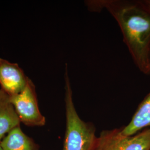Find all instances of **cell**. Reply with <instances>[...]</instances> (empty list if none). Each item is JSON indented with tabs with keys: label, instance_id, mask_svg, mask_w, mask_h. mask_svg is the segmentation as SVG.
<instances>
[{
	"label": "cell",
	"instance_id": "9c48e42d",
	"mask_svg": "<svg viewBox=\"0 0 150 150\" xmlns=\"http://www.w3.org/2000/svg\"><path fill=\"white\" fill-rule=\"evenodd\" d=\"M141 2L145 8L150 12V0H141Z\"/></svg>",
	"mask_w": 150,
	"mask_h": 150
},
{
	"label": "cell",
	"instance_id": "277c9868",
	"mask_svg": "<svg viewBox=\"0 0 150 150\" xmlns=\"http://www.w3.org/2000/svg\"><path fill=\"white\" fill-rule=\"evenodd\" d=\"M20 122L28 126H43L46 118L41 112L38 104L36 87L28 77L27 84L22 91L10 96Z\"/></svg>",
	"mask_w": 150,
	"mask_h": 150
},
{
	"label": "cell",
	"instance_id": "7a4b0ae2",
	"mask_svg": "<svg viewBox=\"0 0 150 150\" xmlns=\"http://www.w3.org/2000/svg\"><path fill=\"white\" fill-rule=\"evenodd\" d=\"M66 131L63 150H93L97 136L96 127L79 116L75 107L67 64L64 74Z\"/></svg>",
	"mask_w": 150,
	"mask_h": 150
},
{
	"label": "cell",
	"instance_id": "ba28073f",
	"mask_svg": "<svg viewBox=\"0 0 150 150\" xmlns=\"http://www.w3.org/2000/svg\"><path fill=\"white\" fill-rule=\"evenodd\" d=\"M0 145L3 150H38V146L23 132L20 126L11 130Z\"/></svg>",
	"mask_w": 150,
	"mask_h": 150
},
{
	"label": "cell",
	"instance_id": "3957f363",
	"mask_svg": "<svg viewBox=\"0 0 150 150\" xmlns=\"http://www.w3.org/2000/svg\"><path fill=\"white\" fill-rule=\"evenodd\" d=\"M93 150H150V128L133 136H125L121 127L103 130Z\"/></svg>",
	"mask_w": 150,
	"mask_h": 150
},
{
	"label": "cell",
	"instance_id": "6da1fadb",
	"mask_svg": "<svg viewBox=\"0 0 150 150\" xmlns=\"http://www.w3.org/2000/svg\"><path fill=\"white\" fill-rule=\"evenodd\" d=\"M91 12L107 10L123 36L134 65L149 75L150 62V12L141 0H91L85 1Z\"/></svg>",
	"mask_w": 150,
	"mask_h": 150
},
{
	"label": "cell",
	"instance_id": "8992f818",
	"mask_svg": "<svg viewBox=\"0 0 150 150\" xmlns=\"http://www.w3.org/2000/svg\"><path fill=\"white\" fill-rule=\"evenodd\" d=\"M121 127L122 134L129 136L150 128V91L140 102L129 122Z\"/></svg>",
	"mask_w": 150,
	"mask_h": 150
},
{
	"label": "cell",
	"instance_id": "30bf717a",
	"mask_svg": "<svg viewBox=\"0 0 150 150\" xmlns=\"http://www.w3.org/2000/svg\"><path fill=\"white\" fill-rule=\"evenodd\" d=\"M150 75V66H149V75Z\"/></svg>",
	"mask_w": 150,
	"mask_h": 150
},
{
	"label": "cell",
	"instance_id": "8fae6325",
	"mask_svg": "<svg viewBox=\"0 0 150 150\" xmlns=\"http://www.w3.org/2000/svg\"><path fill=\"white\" fill-rule=\"evenodd\" d=\"M0 150H3L2 149V147H1V145H0Z\"/></svg>",
	"mask_w": 150,
	"mask_h": 150
},
{
	"label": "cell",
	"instance_id": "5b68a950",
	"mask_svg": "<svg viewBox=\"0 0 150 150\" xmlns=\"http://www.w3.org/2000/svg\"><path fill=\"white\" fill-rule=\"evenodd\" d=\"M28 77L18 64L0 57L1 89L10 96L20 93L27 84Z\"/></svg>",
	"mask_w": 150,
	"mask_h": 150
},
{
	"label": "cell",
	"instance_id": "52a82bcc",
	"mask_svg": "<svg viewBox=\"0 0 150 150\" xmlns=\"http://www.w3.org/2000/svg\"><path fill=\"white\" fill-rule=\"evenodd\" d=\"M20 122L10 96L0 88V142Z\"/></svg>",
	"mask_w": 150,
	"mask_h": 150
}]
</instances>
